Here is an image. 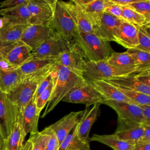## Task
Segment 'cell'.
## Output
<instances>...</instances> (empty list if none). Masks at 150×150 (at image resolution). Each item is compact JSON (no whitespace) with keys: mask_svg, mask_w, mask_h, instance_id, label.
<instances>
[{"mask_svg":"<svg viewBox=\"0 0 150 150\" xmlns=\"http://www.w3.org/2000/svg\"><path fill=\"white\" fill-rule=\"evenodd\" d=\"M138 73H134L127 76L114 77L105 80L118 87L137 91L150 96V86L145 85L138 80L137 77Z\"/></svg>","mask_w":150,"mask_h":150,"instance_id":"obj_22","label":"cell"},{"mask_svg":"<svg viewBox=\"0 0 150 150\" xmlns=\"http://www.w3.org/2000/svg\"><path fill=\"white\" fill-rule=\"evenodd\" d=\"M104 100L101 94L86 80V83L72 89L63 98L62 101L90 106L97 103L101 104Z\"/></svg>","mask_w":150,"mask_h":150,"instance_id":"obj_7","label":"cell"},{"mask_svg":"<svg viewBox=\"0 0 150 150\" xmlns=\"http://www.w3.org/2000/svg\"><path fill=\"white\" fill-rule=\"evenodd\" d=\"M107 62L122 76L138 72L132 57L127 51L114 52L107 59Z\"/></svg>","mask_w":150,"mask_h":150,"instance_id":"obj_18","label":"cell"},{"mask_svg":"<svg viewBox=\"0 0 150 150\" xmlns=\"http://www.w3.org/2000/svg\"><path fill=\"white\" fill-rule=\"evenodd\" d=\"M110 4V0H90L86 5L80 7L90 18L104 12L105 9Z\"/></svg>","mask_w":150,"mask_h":150,"instance_id":"obj_34","label":"cell"},{"mask_svg":"<svg viewBox=\"0 0 150 150\" xmlns=\"http://www.w3.org/2000/svg\"><path fill=\"white\" fill-rule=\"evenodd\" d=\"M133 150H150V141H138L134 144Z\"/></svg>","mask_w":150,"mask_h":150,"instance_id":"obj_44","label":"cell"},{"mask_svg":"<svg viewBox=\"0 0 150 150\" xmlns=\"http://www.w3.org/2000/svg\"><path fill=\"white\" fill-rule=\"evenodd\" d=\"M53 30L69 42H74L78 30L63 1L55 0L53 13L49 23Z\"/></svg>","mask_w":150,"mask_h":150,"instance_id":"obj_4","label":"cell"},{"mask_svg":"<svg viewBox=\"0 0 150 150\" xmlns=\"http://www.w3.org/2000/svg\"><path fill=\"white\" fill-rule=\"evenodd\" d=\"M132 57L138 72L150 70V53L137 48L127 49Z\"/></svg>","mask_w":150,"mask_h":150,"instance_id":"obj_32","label":"cell"},{"mask_svg":"<svg viewBox=\"0 0 150 150\" xmlns=\"http://www.w3.org/2000/svg\"><path fill=\"white\" fill-rule=\"evenodd\" d=\"M56 79V71L55 72L54 76L48 86L42 92V93L34 100L37 110L40 113L43 108H45L47 103L48 102L53 88L54 86V83Z\"/></svg>","mask_w":150,"mask_h":150,"instance_id":"obj_36","label":"cell"},{"mask_svg":"<svg viewBox=\"0 0 150 150\" xmlns=\"http://www.w3.org/2000/svg\"><path fill=\"white\" fill-rule=\"evenodd\" d=\"M138 27V46L136 47L150 53V26L144 25Z\"/></svg>","mask_w":150,"mask_h":150,"instance_id":"obj_37","label":"cell"},{"mask_svg":"<svg viewBox=\"0 0 150 150\" xmlns=\"http://www.w3.org/2000/svg\"><path fill=\"white\" fill-rule=\"evenodd\" d=\"M13 44L5 45L0 43V57H5Z\"/></svg>","mask_w":150,"mask_h":150,"instance_id":"obj_47","label":"cell"},{"mask_svg":"<svg viewBox=\"0 0 150 150\" xmlns=\"http://www.w3.org/2000/svg\"><path fill=\"white\" fill-rule=\"evenodd\" d=\"M40 112L36 108L35 101L32 99L25 107L19 122L22 125L25 134H32L38 131V122Z\"/></svg>","mask_w":150,"mask_h":150,"instance_id":"obj_23","label":"cell"},{"mask_svg":"<svg viewBox=\"0 0 150 150\" xmlns=\"http://www.w3.org/2000/svg\"><path fill=\"white\" fill-rule=\"evenodd\" d=\"M32 51L28 46L19 41L13 45L5 58L17 68L30 57Z\"/></svg>","mask_w":150,"mask_h":150,"instance_id":"obj_24","label":"cell"},{"mask_svg":"<svg viewBox=\"0 0 150 150\" xmlns=\"http://www.w3.org/2000/svg\"><path fill=\"white\" fill-rule=\"evenodd\" d=\"M86 62L87 60L80 48L74 42H72L68 49L57 57L56 63L78 75L83 76Z\"/></svg>","mask_w":150,"mask_h":150,"instance_id":"obj_6","label":"cell"},{"mask_svg":"<svg viewBox=\"0 0 150 150\" xmlns=\"http://www.w3.org/2000/svg\"><path fill=\"white\" fill-rule=\"evenodd\" d=\"M115 42L127 49L136 48L138 46V27L123 21L119 27Z\"/></svg>","mask_w":150,"mask_h":150,"instance_id":"obj_19","label":"cell"},{"mask_svg":"<svg viewBox=\"0 0 150 150\" xmlns=\"http://www.w3.org/2000/svg\"><path fill=\"white\" fill-rule=\"evenodd\" d=\"M105 104L112 108L117 114L118 118L144 124L142 110L135 104L104 100L101 104Z\"/></svg>","mask_w":150,"mask_h":150,"instance_id":"obj_12","label":"cell"},{"mask_svg":"<svg viewBox=\"0 0 150 150\" xmlns=\"http://www.w3.org/2000/svg\"><path fill=\"white\" fill-rule=\"evenodd\" d=\"M90 18L94 35L105 41L115 42L119 27L124 21L105 12L90 16Z\"/></svg>","mask_w":150,"mask_h":150,"instance_id":"obj_5","label":"cell"},{"mask_svg":"<svg viewBox=\"0 0 150 150\" xmlns=\"http://www.w3.org/2000/svg\"><path fill=\"white\" fill-rule=\"evenodd\" d=\"M28 0H5L0 2V8L5 9L15 7L26 2Z\"/></svg>","mask_w":150,"mask_h":150,"instance_id":"obj_42","label":"cell"},{"mask_svg":"<svg viewBox=\"0 0 150 150\" xmlns=\"http://www.w3.org/2000/svg\"><path fill=\"white\" fill-rule=\"evenodd\" d=\"M87 81L96 89L104 100L133 103L116 86L107 80H87Z\"/></svg>","mask_w":150,"mask_h":150,"instance_id":"obj_21","label":"cell"},{"mask_svg":"<svg viewBox=\"0 0 150 150\" xmlns=\"http://www.w3.org/2000/svg\"><path fill=\"white\" fill-rule=\"evenodd\" d=\"M26 136V134L21 123L16 121L13 125L11 132L4 141V149L22 150Z\"/></svg>","mask_w":150,"mask_h":150,"instance_id":"obj_27","label":"cell"},{"mask_svg":"<svg viewBox=\"0 0 150 150\" xmlns=\"http://www.w3.org/2000/svg\"><path fill=\"white\" fill-rule=\"evenodd\" d=\"M18 121V113L7 94L0 91V128L4 141Z\"/></svg>","mask_w":150,"mask_h":150,"instance_id":"obj_11","label":"cell"},{"mask_svg":"<svg viewBox=\"0 0 150 150\" xmlns=\"http://www.w3.org/2000/svg\"><path fill=\"white\" fill-rule=\"evenodd\" d=\"M4 150H5V149H4Z\"/></svg>","mask_w":150,"mask_h":150,"instance_id":"obj_51","label":"cell"},{"mask_svg":"<svg viewBox=\"0 0 150 150\" xmlns=\"http://www.w3.org/2000/svg\"><path fill=\"white\" fill-rule=\"evenodd\" d=\"M122 76L112 67L107 60L97 62H87L83 71V77L87 80H101Z\"/></svg>","mask_w":150,"mask_h":150,"instance_id":"obj_13","label":"cell"},{"mask_svg":"<svg viewBox=\"0 0 150 150\" xmlns=\"http://www.w3.org/2000/svg\"><path fill=\"white\" fill-rule=\"evenodd\" d=\"M74 42L81 50L87 62L107 60L114 52L109 42L91 33H78Z\"/></svg>","mask_w":150,"mask_h":150,"instance_id":"obj_3","label":"cell"},{"mask_svg":"<svg viewBox=\"0 0 150 150\" xmlns=\"http://www.w3.org/2000/svg\"><path fill=\"white\" fill-rule=\"evenodd\" d=\"M76 125L60 144L58 150H90L89 142L79 138L76 134Z\"/></svg>","mask_w":150,"mask_h":150,"instance_id":"obj_30","label":"cell"},{"mask_svg":"<svg viewBox=\"0 0 150 150\" xmlns=\"http://www.w3.org/2000/svg\"><path fill=\"white\" fill-rule=\"evenodd\" d=\"M55 72H56V67L54 68V69L38 85L37 89L35 91V93L33 96V99L35 100L41 93L48 86V85L50 84V83L51 82V81L52 80V79H53L54 74H55Z\"/></svg>","mask_w":150,"mask_h":150,"instance_id":"obj_40","label":"cell"},{"mask_svg":"<svg viewBox=\"0 0 150 150\" xmlns=\"http://www.w3.org/2000/svg\"><path fill=\"white\" fill-rule=\"evenodd\" d=\"M104 12L115 18H117L118 19H120L123 21L122 16V7L113 4L112 2H111V4L105 9Z\"/></svg>","mask_w":150,"mask_h":150,"instance_id":"obj_41","label":"cell"},{"mask_svg":"<svg viewBox=\"0 0 150 150\" xmlns=\"http://www.w3.org/2000/svg\"><path fill=\"white\" fill-rule=\"evenodd\" d=\"M56 79L46 109L42 115L45 117L51 112L63 98L74 88L86 83V79L56 63Z\"/></svg>","mask_w":150,"mask_h":150,"instance_id":"obj_2","label":"cell"},{"mask_svg":"<svg viewBox=\"0 0 150 150\" xmlns=\"http://www.w3.org/2000/svg\"><path fill=\"white\" fill-rule=\"evenodd\" d=\"M16 67L12 66L5 57H0V69L3 70H8L14 69Z\"/></svg>","mask_w":150,"mask_h":150,"instance_id":"obj_45","label":"cell"},{"mask_svg":"<svg viewBox=\"0 0 150 150\" xmlns=\"http://www.w3.org/2000/svg\"><path fill=\"white\" fill-rule=\"evenodd\" d=\"M142 110L144 124L150 125V104L139 105Z\"/></svg>","mask_w":150,"mask_h":150,"instance_id":"obj_43","label":"cell"},{"mask_svg":"<svg viewBox=\"0 0 150 150\" xmlns=\"http://www.w3.org/2000/svg\"><path fill=\"white\" fill-rule=\"evenodd\" d=\"M89 140L103 144L114 150H133L134 147V144L120 139L114 134H93L91 138H89Z\"/></svg>","mask_w":150,"mask_h":150,"instance_id":"obj_28","label":"cell"},{"mask_svg":"<svg viewBox=\"0 0 150 150\" xmlns=\"http://www.w3.org/2000/svg\"><path fill=\"white\" fill-rule=\"evenodd\" d=\"M55 0H28L30 24L48 25L52 19Z\"/></svg>","mask_w":150,"mask_h":150,"instance_id":"obj_9","label":"cell"},{"mask_svg":"<svg viewBox=\"0 0 150 150\" xmlns=\"http://www.w3.org/2000/svg\"><path fill=\"white\" fill-rule=\"evenodd\" d=\"M117 127L114 133L120 139L134 144L142 137L144 124L118 118Z\"/></svg>","mask_w":150,"mask_h":150,"instance_id":"obj_15","label":"cell"},{"mask_svg":"<svg viewBox=\"0 0 150 150\" xmlns=\"http://www.w3.org/2000/svg\"><path fill=\"white\" fill-rule=\"evenodd\" d=\"M111 2L118 5L121 7L128 6L134 2L135 0H110Z\"/></svg>","mask_w":150,"mask_h":150,"instance_id":"obj_48","label":"cell"},{"mask_svg":"<svg viewBox=\"0 0 150 150\" xmlns=\"http://www.w3.org/2000/svg\"><path fill=\"white\" fill-rule=\"evenodd\" d=\"M48 134L46 128L41 131L30 134L22 150H45Z\"/></svg>","mask_w":150,"mask_h":150,"instance_id":"obj_31","label":"cell"},{"mask_svg":"<svg viewBox=\"0 0 150 150\" xmlns=\"http://www.w3.org/2000/svg\"><path fill=\"white\" fill-rule=\"evenodd\" d=\"M101 104L97 103L90 108L86 106L80 117L78 124L76 125L77 135L81 140L89 142V134L91 128L97 120L100 114Z\"/></svg>","mask_w":150,"mask_h":150,"instance_id":"obj_14","label":"cell"},{"mask_svg":"<svg viewBox=\"0 0 150 150\" xmlns=\"http://www.w3.org/2000/svg\"><path fill=\"white\" fill-rule=\"evenodd\" d=\"M54 32L49 24H30L23 31L21 41L33 50L49 39Z\"/></svg>","mask_w":150,"mask_h":150,"instance_id":"obj_10","label":"cell"},{"mask_svg":"<svg viewBox=\"0 0 150 150\" xmlns=\"http://www.w3.org/2000/svg\"><path fill=\"white\" fill-rule=\"evenodd\" d=\"M138 141H150V125H144L142 137Z\"/></svg>","mask_w":150,"mask_h":150,"instance_id":"obj_46","label":"cell"},{"mask_svg":"<svg viewBox=\"0 0 150 150\" xmlns=\"http://www.w3.org/2000/svg\"><path fill=\"white\" fill-rule=\"evenodd\" d=\"M48 134V138L46 144L45 150H58L59 142L57 137L49 126L46 127Z\"/></svg>","mask_w":150,"mask_h":150,"instance_id":"obj_39","label":"cell"},{"mask_svg":"<svg viewBox=\"0 0 150 150\" xmlns=\"http://www.w3.org/2000/svg\"><path fill=\"white\" fill-rule=\"evenodd\" d=\"M5 23H6V21H5V19L2 16H0V29L3 28V26L5 24Z\"/></svg>","mask_w":150,"mask_h":150,"instance_id":"obj_50","label":"cell"},{"mask_svg":"<svg viewBox=\"0 0 150 150\" xmlns=\"http://www.w3.org/2000/svg\"><path fill=\"white\" fill-rule=\"evenodd\" d=\"M57 63V57L29 59L22 64L17 67L21 74L24 76L38 71L41 69Z\"/></svg>","mask_w":150,"mask_h":150,"instance_id":"obj_29","label":"cell"},{"mask_svg":"<svg viewBox=\"0 0 150 150\" xmlns=\"http://www.w3.org/2000/svg\"><path fill=\"white\" fill-rule=\"evenodd\" d=\"M25 77L17 68L8 70L0 69V91L8 94L16 88Z\"/></svg>","mask_w":150,"mask_h":150,"instance_id":"obj_25","label":"cell"},{"mask_svg":"<svg viewBox=\"0 0 150 150\" xmlns=\"http://www.w3.org/2000/svg\"><path fill=\"white\" fill-rule=\"evenodd\" d=\"M28 26L6 22L3 28L0 29V43L11 45L21 41L23 32Z\"/></svg>","mask_w":150,"mask_h":150,"instance_id":"obj_26","label":"cell"},{"mask_svg":"<svg viewBox=\"0 0 150 150\" xmlns=\"http://www.w3.org/2000/svg\"><path fill=\"white\" fill-rule=\"evenodd\" d=\"M56 64L25 76L16 88L6 94L16 110L18 121L20 120L25 107L33 97L38 85L54 69Z\"/></svg>","mask_w":150,"mask_h":150,"instance_id":"obj_1","label":"cell"},{"mask_svg":"<svg viewBox=\"0 0 150 150\" xmlns=\"http://www.w3.org/2000/svg\"><path fill=\"white\" fill-rule=\"evenodd\" d=\"M116 87L133 103L138 105L150 104V96L137 91L129 90Z\"/></svg>","mask_w":150,"mask_h":150,"instance_id":"obj_35","label":"cell"},{"mask_svg":"<svg viewBox=\"0 0 150 150\" xmlns=\"http://www.w3.org/2000/svg\"><path fill=\"white\" fill-rule=\"evenodd\" d=\"M4 139L1 132V130L0 128V150H4Z\"/></svg>","mask_w":150,"mask_h":150,"instance_id":"obj_49","label":"cell"},{"mask_svg":"<svg viewBox=\"0 0 150 150\" xmlns=\"http://www.w3.org/2000/svg\"><path fill=\"white\" fill-rule=\"evenodd\" d=\"M63 3L76 24L78 33H93L91 21L84 11L74 0L63 1Z\"/></svg>","mask_w":150,"mask_h":150,"instance_id":"obj_17","label":"cell"},{"mask_svg":"<svg viewBox=\"0 0 150 150\" xmlns=\"http://www.w3.org/2000/svg\"><path fill=\"white\" fill-rule=\"evenodd\" d=\"M129 6L143 15L146 21L150 23V1L135 0Z\"/></svg>","mask_w":150,"mask_h":150,"instance_id":"obj_38","label":"cell"},{"mask_svg":"<svg viewBox=\"0 0 150 150\" xmlns=\"http://www.w3.org/2000/svg\"><path fill=\"white\" fill-rule=\"evenodd\" d=\"M28 1L15 7L0 9V16H2L6 22L15 24L30 25V13L27 6Z\"/></svg>","mask_w":150,"mask_h":150,"instance_id":"obj_20","label":"cell"},{"mask_svg":"<svg viewBox=\"0 0 150 150\" xmlns=\"http://www.w3.org/2000/svg\"><path fill=\"white\" fill-rule=\"evenodd\" d=\"M122 16L124 21L127 22L137 26H142L144 25L150 26V23L146 21L143 15L129 6L122 7Z\"/></svg>","mask_w":150,"mask_h":150,"instance_id":"obj_33","label":"cell"},{"mask_svg":"<svg viewBox=\"0 0 150 150\" xmlns=\"http://www.w3.org/2000/svg\"><path fill=\"white\" fill-rule=\"evenodd\" d=\"M70 43L54 32L49 39L32 51L29 59L57 57L68 49Z\"/></svg>","mask_w":150,"mask_h":150,"instance_id":"obj_8","label":"cell"},{"mask_svg":"<svg viewBox=\"0 0 150 150\" xmlns=\"http://www.w3.org/2000/svg\"><path fill=\"white\" fill-rule=\"evenodd\" d=\"M83 111H72L49 125L57 137L59 146L66 136L78 124Z\"/></svg>","mask_w":150,"mask_h":150,"instance_id":"obj_16","label":"cell"}]
</instances>
